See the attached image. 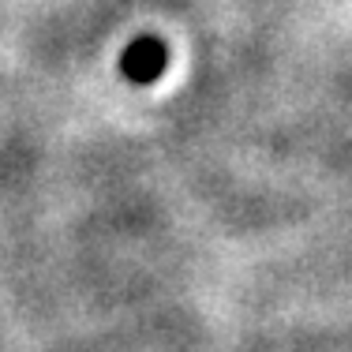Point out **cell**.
<instances>
[{
    "label": "cell",
    "instance_id": "obj_1",
    "mask_svg": "<svg viewBox=\"0 0 352 352\" xmlns=\"http://www.w3.org/2000/svg\"><path fill=\"white\" fill-rule=\"evenodd\" d=\"M124 72H128V79H135V82H150V79H157L165 68V45L162 41H154V38H139V41H131L128 49H124Z\"/></svg>",
    "mask_w": 352,
    "mask_h": 352
}]
</instances>
